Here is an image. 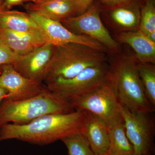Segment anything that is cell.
<instances>
[{"instance_id": "9", "label": "cell", "mask_w": 155, "mask_h": 155, "mask_svg": "<svg viewBox=\"0 0 155 155\" xmlns=\"http://www.w3.org/2000/svg\"><path fill=\"white\" fill-rule=\"evenodd\" d=\"M37 22L47 38L49 42L55 46L66 44H80L106 52L107 48L99 42L84 35L72 32L60 21L49 18L36 12H28Z\"/></svg>"}, {"instance_id": "5", "label": "cell", "mask_w": 155, "mask_h": 155, "mask_svg": "<svg viewBox=\"0 0 155 155\" xmlns=\"http://www.w3.org/2000/svg\"><path fill=\"white\" fill-rule=\"evenodd\" d=\"M110 75L111 69L104 63L87 68L72 78H58L45 84L50 91L69 101L98 88L109 80Z\"/></svg>"}, {"instance_id": "1", "label": "cell", "mask_w": 155, "mask_h": 155, "mask_svg": "<svg viewBox=\"0 0 155 155\" xmlns=\"http://www.w3.org/2000/svg\"><path fill=\"white\" fill-rule=\"evenodd\" d=\"M87 111L75 109L66 114H50L24 125L6 124L0 127V142L17 140L45 146L81 133Z\"/></svg>"}, {"instance_id": "23", "label": "cell", "mask_w": 155, "mask_h": 155, "mask_svg": "<svg viewBox=\"0 0 155 155\" xmlns=\"http://www.w3.org/2000/svg\"><path fill=\"white\" fill-rule=\"evenodd\" d=\"M72 1L75 7V13L80 15L87 10L93 0H72Z\"/></svg>"}, {"instance_id": "12", "label": "cell", "mask_w": 155, "mask_h": 155, "mask_svg": "<svg viewBox=\"0 0 155 155\" xmlns=\"http://www.w3.org/2000/svg\"><path fill=\"white\" fill-rule=\"evenodd\" d=\"M0 40L14 53L20 56L49 43L42 30L19 32L1 27Z\"/></svg>"}, {"instance_id": "10", "label": "cell", "mask_w": 155, "mask_h": 155, "mask_svg": "<svg viewBox=\"0 0 155 155\" xmlns=\"http://www.w3.org/2000/svg\"><path fill=\"white\" fill-rule=\"evenodd\" d=\"M0 87L8 91L4 99L19 101L41 93L46 86L43 82L28 79L17 72L11 64L3 65L0 74Z\"/></svg>"}, {"instance_id": "6", "label": "cell", "mask_w": 155, "mask_h": 155, "mask_svg": "<svg viewBox=\"0 0 155 155\" xmlns=\"http://www.w3.org/2000/svg\"><path fill=\"white\" fill-rule=\"evenodd\" d=\"M75 109H81L101 118L108 126L122 119L120 104L111 75L109 80L87 94L69 100Z\"/></svg>"}, {"instance_id": "3", "label": "cell", "mask_w": 155, "mask_h": 155, "mask_svg": "<svg viewBox=\"0 0 155 155\" xmlns=\"http://www.w3.org/2000/svg\"><path fill=\"white\" fill-rule=\"evenodd\" d=\"M106 53L82 44L55 46L44 83L58 78L69 79L84 69L106 63Z\"/></svg>"}, {"instance_id": "32", "label": "cell", "mask_w": 155, "mask_h": 155, "mask_svg": "<svg viewBox=\"0 0 155 155\" xmlns=\"http://www.w3.org/2000/svg\"><path fill=\"white\" fill-rule=\"evenodd\" d=\"M124 155H135L134 153H129V154H126Z\"/></svg>"}, {"instance_id": "16", "label": "cell", "mask_w": 155, "mask_h": 155, "mask_svg": "<svg viewBox=\"0 0 155 155\" xmlns=\"http://www.w3.org/2000/svg\"><path fill=\"white\" fill-rule=\"evenodd\" d=\"M0 27L19 32L41 30L28 13L4 9L0 11Z\"/></svg>"}, {"instance_id": "13", "label": "cell", "mask_w": 155, "mask_h": 155, "mask_svg": "<svg viewBox=\"0 0 155 155\" xmlns=\"http://www.w3.org/2000/svg\"><path fill=\"white\" fill-rule=\"evenodd\" d=\"M88 112L81 133L95 155L107 152L109 147V127L101 118Z\"/></svg>"}, {"instance_id": "22", "label": "cell", "mask_w": 155, "mask_h": 155, "mask_svg": "<svg viewBox=\"0 0 155 155\" xmlns=\"http://www.w3.org/2000/svg\"><path fill=\"white\" fill-rule=\"evenodd\" d=\"M18 55L8 47L0 40V66L14 64L20 58Z\"/></svg>"}, {"instance_id": "8", "label": "cell", "mask_w": 155, "mask_h": 155, "mask_svg": "<svg viewBox=\"0 0 155 155\" xmlns=\"http://www.w3.org/2000/svg\"><path fill=\"white\" fill-rule=\"evenodd\" d=\"M68 29L78 34L84 35L94 39L107 48L116 51L118 44L113 39L102 22L98 10L91 7L83 14L61 21Z\"/></svg>"}, {"instance_id": "21", "label": "cell", "mask_w": 155, "mask_h": 155, "mask_svg": "<svg viewBox=\"0 0 155 155\" xmlns=\"http://www.w3.org/2000/svg\"><path fill=\"white\" fill-rule=\"evenodd\" d=\"M139 30L147 35L155 31V8L153 0H147L142 10Z\"/></svg>"}, {"instance_id": "4", "label": "cell", "mask_w": 155, "mask_h": 155, "mask_svg": "<svg viewBox=\"0 0 155 155\" xmlns=\"http://www.w3.org/2000/svg\"><path fill=\"white\" fill-rule=\"evenodd\" d=\"M111 78L119 103L132 113H152L154 107L143 90L138 65L132 59L120 60L111 69Z\"/></svg>"}, {"instance_id": "24", "label": "cell", "mask_w": 155, "mask_h": 155, "mask_svg": "<svg viewBox=\"0 0 155 155\" xmlns=\"http://www.w3.org/2000/svg\"><path fill=\"white\" fill-rule=\"evenodd\" d=\"M24 0H5L3 4L4 10H10L12 7L21 4Z\"/></svg>"}, {"instance_id": "27", "label": "cell", "mask_w": 155, "mask_h": 155, "mask_svg": "<svg viewBox=\"0 0 155 155\" xmlns=\"http://www.w3.org/2000/svg\"><path fill=\"white\" fill-rule=\"evenodd\" d=\"M50 0H29V2H32L33 3H39L47 2Z\"/></svg>"}, {"instance_id": "29", "label": "cell", "mask_w": 155, "mask_h": 155, "mask_svg": "<svg viewBox=\"0 0 155 155\" xmlns=\"http://www.w3.org/2000/svg\"><path fill=\"white\" fill-rule=\"evenodd\" d=\"M109 1H111V2H121V1H122L123 0H109Z\"/></svg>"}, {"instance_id": "28", "label": "cell", "mask_w": 155, "mask_h": 155, "mask_svg": "<svg viewBox=\"0 0 155 155\" xmlns=\"http://www.w3.org/2000/svg\"><path fill=\"white\" fill-rule=\"evenodd\" d=\"M4 0H0V11L3 8V4L4 3Z\"/></svg>"}, {"instance_id": "11", "label": "cell", "mask_w": 155, "mask_h": 155, "mask_svg": "<svg viewBox=\"0 0 155 155\" xmlns=\"http://www.w3.org/2000/svg\"><path fill=\"white\" fill-rule=\"evenodd\" d=\"M55 47L54 45L47 43L21 56L12 66L24 77L44 83Z\"/></svg>"}, {"instance_id": "20", "label": "cell", "mask_w": 155, "mask_h": 155, "mask_svg": "<svg viewBox=\"0 0 155 155\" xmlns=\"http://www.w3.org/2000/svg\"><path fill=\"white\" fill-rule=\"evenodd\" d=\"M111 17L119 26L127 29H134L139 25L140 17L130 9L120 8L115 9L111 13Z\"/></svg>"}, {"instance_id": "17", "label": "cell", "mask_w": 155, "mask_h": 155, "mask_svg": "<svg viewBox=\"0 0 155 155\" xmlns=\"http://www.w3.org/2000/svg\"><path fill=\"white\" fill-rule=\"evenodd\" d=\"M108 127L109 147L107 152L110 155L134 153L133 147L126 136L122 118Z\"/></svg>"}, {"instance_id": "30", "label": "cell", "mask_w": 155, "mask_h": 155, "mask_svg": "<svg viewBox=\"0 0 155 155\" xmlns=\"http://www.w3.org/2000/svg\"><path fill=\"white\" fill-rule=\"evenodd\" d=\"M99 155H110V154L109 153L107 152L101 154H100Z\"/></svg>"}, {"instance_id": "18", "label": "cell", "mask_w": 155, "mask_h": 155, "mask_svg": "<svg viewBox=\"0 0 155 155\" xmlns=\"http://www.w3.org/2000/svg\"><path fill=\"white\" fill-rule=\"evenodd\" d=\"M138 73L147 98L151 104L155 107V66L148 64H139Z\"/></svg>"}, {"instance_id": "15", "label": "cell", "mask_w": 155, "mask_h": 155, "mask_svg": "<svg viewBox=\"0 0 155 155\" xmlns=\"http://www.w3.org/2000/svg\"><path fill=\"white\" fill-rule=\"evenodd\" d=\"M28 12H36L51 19L61 21L74 17L75 7L72 0H50L39 3L26 4Z\"/></svg>"}, {"instance_id": "26", "label": "cell", "mask_w": 155, "mask_h": 155, "mask_svg": "<svg viewBox=\"0 0 155 155\" xmlns=\"http://www.w3.org/2000/svg\"><path fill=\"white\" fill-rule=\"evenodd\" d=\"M147 37L151 41L155 43V31L151 32L147 35H146Z\"/></svg>"}, {"instance_id": "25", "label": "cell", "mask_w": 155, "mask_h": 155, "mask_svg": "<svg viewBox=\"0 0 155 155\" xmlns=\"http://www.w3.org/2000/svg\"><path fill=\"white\" fill-rule=\"evenodd\" d=\"M8 93V91L6 89L3 88V87H0V105L2 102L3 100L5 98Z\"/></svg>"}, {"instance_id": "33", "label": "cell", "mask_w": 155, "mask_h": 155, "mask_svg": "<svg viewBox=\"0 0 155 155\" xmlns=\"http://www.w3.org/2000/svg\"><path fill=\"white\" fill-rule=\"evenodd\" d=\"M24 1H28V2H29V0H24Z\"/></svg>"}, {"instance_id": "14", "label": "cell", "mask_w": 155, "mask_h": 155, "mask_svg": "<svg viewBox=\"0 0 155 155\" xmlns=\"http://www.w3.org/2000/svg\"><path fill=\"white\" fill-rule=\"evenodd\" d=\"M119 39L131 47L141 64L154 63L155 43L151 41L140 31L122 32L119 35Z\"/></svg>"}, {"instance_id": "31", "label": "cell", "mask_w": 155, "mask_h": 155, "mask_svg": "<svg viewBox=\"0 0 155 155\" xmlns=\"http://www.w3.org/2000/svg\"><path fill=\"white\" fill-rule=\"evenodd\" d=\"M2 66H0V74H1V72H2Z\"/></svg>"}, {"instance_id": "19", "label": "cell", "mask_w": 155, "mask_h": 155, "mask_svg": "<svg viewBox=\"0 0 155 155\" xmlns=\"http://www.w3.org/2000/svg\"><path fill=\"white\" fill-rule=\"evenodd\" d=\"M61 141L66 146L68 155H95L87 139L81 133L69 136Z\"/></svg>"}, {"instance_id": "2", "label": "cell", "mask_w": 155, "mask_h": 155, "mask_svg": "<svg viewBox=\"0 0 155 155\" xmlns=\"http://www.w3.org/2000/svg\"><path fill=\"white\" fill-rule=\"evenodd\" d=\"M75 109L68 100L47 87L41 93L19 101L3 100L0 105V127L11 123L24 125L50 114H66Z\"/></svg>"}, {"instance_id": "34", "label": "cell", "mask_w": 155, "mask_h": 155, "mask_svg": "<svg viewBox=\"0 0 155 155\" xmlns=\"http://www.w3.org/2000/svg\"><path fill=\"white\" fill-rule=\"evenodd\" d=\"M4 1H5V0H4Z\"/></svg>"}, {"instance_id": "7", "label": "cell", "mask_w": 155, "mask_h": 155, "mask_svg": "<svg viewBox=\"0 0 155 155\" xmlns=\"http://www.w3.org/2000/svg\"><path fill=\"white\" fill-rule=\"evenodd\" d=\"M119 111L135 155H151L154 147L153 123L150 113H132L120 104Z\"/></svg>"}]
</instances>
